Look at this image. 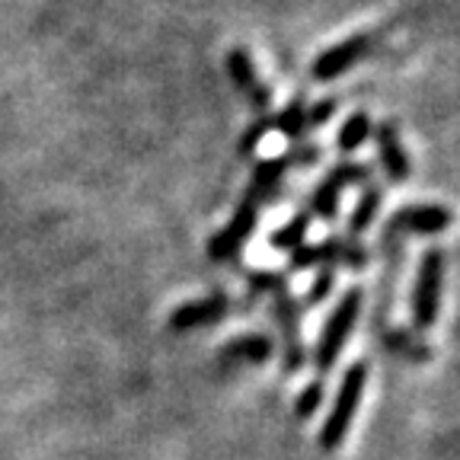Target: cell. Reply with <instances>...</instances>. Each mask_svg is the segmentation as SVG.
<instances>
[{
  "instance_id": "9",
  "label": "cell",
  "mask_w": 460,
  "mask_h": 460,
  "mask_svg": "<svg viewBox=\"0 0 460 460\" xmlns=\"http://www.w3.org/2000/svg\"><path fill=\"white\" fill-rule=\"evenodd\" d=\"M316 157H320V147H307V151H291V154H285V157L262 160V164H256L246 201H252V205H256V201L262 199V195L272 192L275 182L281 180V172H285L288 166H295V164H314Z\"/></svg>"
},
{
  "instance_id": "5",
  "label": "cell",
  "mask_w": 460,
  "mask_h": 460,
  "mask_svg": "<svg viewBox=\"0 0 460 460\" xmlns=\"http://www.w3.org/2000/svg\"><path fill=\"white\" fill-rule=\"evenodd\" d=\"M259 224V208L252 201H243L237 208V215L230 217L224 224V230H217L215 237L208 240V256L215 262H230V259H237V252L243 250V243L252 237V230Z\"/></svg>"
},
{
  "instance_id": "10",
  "label": "cell",
  "mask_w": 460,
  "mask_h": 460,
  "mask_svg": "<svg viewBox=\"0 0 460 460\" xmlns=\"http://www.w3.org/2000/svg\"><path fill=\"white\" fill-rule=\"evenodd\" d=\"M227 74H230V80H234V86L250 96L252 106H259V109L269 106L272 93H269V86L259 80L256 65H252V58L246 55V49H230L227 51Z\"/></svg>"
},
{
  "instance_id": "4",
  "label": "cell",
  "mask_w": 460,
  "mask_h": 460,
  "mask_svg": "<svg viewBox=\"0 0 460 460\" xmlns=\"http://www.w3.org/2000/svg\"><path fill=\"white\" fill-rule=\"evenodd\" d=\"M291 252H295V256H291V269H295V272H301V269H307V266L336 269L339 262L349 269L367 266V250L352 243V240H323V243H316V246H297V250H291Z\"/></svg>"
},
{
  "instance_id": "19",
  "label": "cell",
  "mask_w": 460,
  "mask_h": 460,
  "mask_svg": "<svg viewBox=\"0 0 460 460\" xmlns=\"http://www.w3.org/2000/svg\"><path fill=\"white\" fill-rule=\"evenodd\" d=\"M390 345H394V349H400L402 355H410V358H416V361H425V358H429V349H425L422 342H416V339H412L406 330H394V332H390Z\"/></svg>"
},
{
  "instance_id": "18",
  "label": "cell",
  "mask_w": 460,
  "mask_h": 460,
  "mask_svg": "<svg viewBox=\"0 0 460 460\" xmlns=\"http://www.w3.org/2000/svg\"><path fill=\"white\" fill-rule=\"evenodd\" d=\"M320 402H323V381H310L307 387L301 390L295 402V416L297 419H310L316 410H320Z\"/></svg>"
},
{
  "instance_id": "11",
  "label": "cell",
  "mask_w": 460,
  "mask_h": 460,
  "mask_svg": "<svg viewBox=\"0 0 460 460\" xmlns=\"http://www.w3.org/2000/svg\"><path fill=\"white\" fill-rule=\"evenodd\" d=\"M371 135L377 137V154H381V164H384V170H387L390 182L410 180V172H412L410 154H406V147L400 144V135H396L394 122H381Z\"/></svg>"
},
{
  "instance_id": "16",
  "label": "cell",
  "mask_w": 460,
  "mask_h": 460,
  "mask_svg": "<svg viewBox=\"0 0 460 460\" xmlns=\"http://www.w3.org/2000/svg\"><path fill=\"white\" fill-rule=\"evenodd\" d=\"M307 227H310V211H301V215L291 217L285 227L275 230V234H272V246H275V250H297V246H304Z\"/></svg>"
},
{
  "instance_id": "20",
  "label": "cell",
  "mask_w": 460,
  "mask_h": 460,
  "mask_svg": "<svg viewBox=\"0 0 460 460\" xmlns=\"http://www.w3.org/2000/svg\"><path fill=\"white\" fill-rule=\"evenodd\" d=\"M332 281H336V269H330V266L320 269V275H316L314 288L307 291V304H320V301H323V297L332 291Z\"/></svg>"
},
{
  "instance_id": "14",
  "label": "cell",
  "mask_w": 460,
  "mask_h": 460,
  "mask_svg": "<svg viewBox=\"0 0 460 460\" xmlns=\"http://www.w3.org/2000/svg\"><path fill=\"white\" fill-rule=\"evenodd\" d=\"M269 355H272V342L266 336H243L224 345V358H243L252 365H262V361H269Z\"/></svg>"
},
{
  "instance_id": "3",
  "label": "cell",
  "mask_w": 460,
  "mask_h": 460,
  "mask_svg": "<svg viewBox=\"0 0 460 460\" xmlns=\"http://www.w3.org/2000/svg\"><path fill=\"white\" fill-rule=\"evenodd\" d=\"M441 291H445V252L438 246H431L419 262V279L412 288V323H416V330L435 326L441 310Z\"/></svg>"
},
{
  "instance_id": "21",
  "label": "cell",
  "mask_w": 460,
  "mask_h": 460,
  "mask_svg": "<svg viewBox=\"0 0 460 460\" xmlns=\"http://www.w3.org/2000/svg\"><path fill=\"white\" fill-rule=\"evenodd\" d=\"M269 131H272V119H259L256 125H250V131H246L243 141H240V154H252V147H256Z\"/></svg>"
},
{
  "instance_id": "1",
  "label": "cell",
  "mask_w": 460,
  "mask_h": 460,
  "mask_svg": "<svg viewBox=\"0 0 460 460\" xmlns=\"http://www.w3.org/2000/svg\"><path fill=\"white\" fill-rule=\"evenodd\" d=\"M365 381H367V365L365 361H355V365L345 371L336 400H332V410L323 422V431H320L323 451H336L345 441V435L352 429L355 412H358V406H361V396H365Z\"/></svg>"
},
{
  "instance_id": "2",
  "label": "cell",
  "mask_w": 460,
  "mask_h": 460,
  "mask_svg": "<svg viewBox=\"0 0 460 460\" xmlns=\"http://www.w3.org/2000/svg\"><path fill=\"white\" fill-rule=\"evenodd\" d=\"M361 304H365L361 288H352V291H345L342 301L332 307L330 320H326V326H323V336H320V345H316V367H320V374L332 371V365L339 361L345 342H349L355 323H358Z\"/></svg>"
},
{
  "instance_id": "12",
  "label": "cell",
  "mask_w": 460,
  "mask_h": 460,
  "mask_svg": "<svg viewBox=\"0 0 460 460\" xmlns=\"http://www.w3.org/2000/svg\"><path fill=\"white\" fill-rule=\"evenodd\" d=\"M224 314H227V301H224V297H205V301H189V304H182V307L172 310L170 330H176V332L199 330V326L217 323V320H221Z\"/></svg>"
},
{
  "instance_id": "22",
  "label": "cell",
  "mask_w": 460,
  "mask_h": 460,
  "mask_svg": "<svg viewBox=\"0 0 460 460\" xmlns=\"http://www.w3.org/2000/svg\"><path fill=\"white\" fill-rule=\"evenodd\" d=\"M336 109H339L336 100H320L314 109H307V125H323V122H330Z\"/></svg>"
},
{
  "instance_id": "17",
  "label": "cell",
  "mask_w": 460,
  "mask_h": 460,
  "mask_svg": "<svg viewBox=\"0 0 460 460\" xmlns=\"http://www.w3.org/2000/svg\"><path fill=\"white\" fill-rule=\"evenodd\" d=\"M272 128L288 137H301L307 131V106L304 102H291L285 112H279L272 119Z\"/></svg>"
},
{
  "instance_id": "13",
  "label": "cell",
  "mask_w": 460,
  "mask_h": 460,
  "mask_svg": "<svg viewBox=\"0 0 460 460\" xmlns=\"http://www.w3.org/2000/svg\"><path fill=\"white\" fill-rule=\"evenodd\" d=\"M371 131H374V125H371V119H367V112L349 115V119L342 122V128H339V135H336V147L342 154L358 151L361 144L371 137Z\"/></svg>"
},
{
  "instance_id": "7",
  "label": "cell",
  "mask_w": 460,
  "mask_h": 460,
  "mask_svg": "<svg viewBox=\"0 0 460 460\" xmlns=\"http://www.w3.org/2000/svg\"><path fill=\"white\" fill-rule=\"evenodd\" d=\"M371 45H374L371 36H352V39H345V42L332 45V49L320 51L314 61V77L320 80V84L339 77V74H345L352 65H358L361 58L371 51Z\"/></svg>"
},
{
  "instance_id": "6",
  "label": "cell",
  "mask_w": 460,
  "mask_h": 460,
  "mask_svg": "<svg viewBox=\"0 0 460 460\" xmlns=\"http://www.w3.org/2000/svg\"><path fill=\"white\" fill-rule=\"evenodd\" d=\"M371 176L365 164H342L336 170L326 172V180L316 186L314 192V208H310V217H323V221H332L339 211V199H342V189L352 186V182H365Z\"/></svg>"
},
{
  "instance_id": "15",
  "label": "cell",
  "mask_w": 460,
  "mask_h": 460,
  "mask_svg": "<svg viewBox=\"0 0 460 460\" xmlns=\"http://www.w3.org/2000/svg\"><path fill=\"white\" fill-rule=\"evenodd\" d=\"M377 208H381V192H377V189H367L358 199V205H355L352 217H349V234H352V237L365 234L374 224V217H377Z\"/></svg>"
},
{
  "instance_id": "8",
  "label": "cell",
  "mask_w": 460,
  "mask_h": 460,
  "mask_svg": "<svg viewBox=\"0 0 460 460\" xmlns=\"http://www.w3.org/2000/svg\"><path fill=\"white\" fill-rule=\"evenodd\" d=\"M454 215L445 205H412L394 215L390 230H402V234H416V237H438L451 227Z\"/></svg>"
}]
</instances>
